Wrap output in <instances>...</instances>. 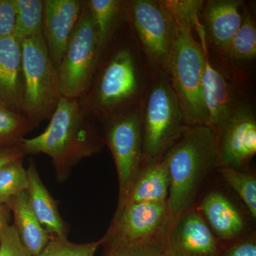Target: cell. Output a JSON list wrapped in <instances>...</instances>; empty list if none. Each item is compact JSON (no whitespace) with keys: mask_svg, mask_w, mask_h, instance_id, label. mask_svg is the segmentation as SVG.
I'll return each instance as SVG.
<instances>
[{"mask_svg":"<svg viewBox=\"0 0 256 256\" xmlns=\"http://www.w3.org/2000/svg\"><path fill=\"white\" fill-rule=\"evenodd\" d=\"M152 74L126 16L101 56L88 90L78 100L98 122L139 104Z\"/></svg>","mask_w":256,"mask_h":256,"instance_id":"obj_1","label":"cell"},{"mask_svg":"<svg viewBox=\"0 0 256 256\" xmlns=\"http://www.w3.org/2000/svg\"><path fill=\"white\" fill-rule=\"evenodd\" d=\"M50 120L43 132L24 138L18 148L24 156H50L57 181L64 182L74 166L100 152L105 144L98 122L86 112L78 99L62 96Z\"/></svg>","mask_w":256,"mask_h":256,"instance_id":"obj_2","label":"cell"},{"mask_svg":"<svg viewBox=\"0 0 256 256\" xmlns=\"http://www.w3.org/2000/svg\"><path fill=\"white\" fill-rule=\"evenodd\" d=\"M163 158L170 180L166 203L174 220L193 206L202 184L218 168L216 133L207 124L190 128Z\"/></svg>","mask_w":256,"mask_h":256,"instance_id":"obj_3","label":"cell"},{"mask_svg":"<svg viewBox=\"0 0 256 256\" xmlns=\"http://www.w3.org/2000/svg\"><path fill=\"white\" fill-rule=\"evenodd\" d=\"M172 16L175 22V36L166 74L188 126L206 124L202 90L204 56L201 43L193 32L196 16L190 18Z\"/></svg>","mask_w":256,"mask_h":256,"instance_id":"obj_4","label":"cell"},{"mask_svg":"<svg viewBox=\"0 0 256 256\" xmlns=\"http://www.w3.org/2000/svg\"><path fill=\"white\" fill-rule=\"evenodd\" d=\"M140 107L144 164L162 159L170 148L191 127L185 120L178 96L164 72L152 74Z\"/></svg>","mask_w":256,"mask_h":256,"instance_id":"obj_5","label":"cell"},{"mask_svg":"<svg viewBox=\"0 0 256 256\" xmlns=\"http://www.w3.org/2000/svg\"><path fill=\"white\" fill-rule=\"evenodd\" d=\"M21 43L23 114L36 128L50 118L62 96L44 33Z\"/></svg>","mask_w":256,"mask_h":256,"instance_id":"obj_6","label":"cell"},{"mask_svg":"<svg viewBox=\"0 0 256 256\" xmlns=\"http://www.w3.org/2000/svg\"><path fill=\"white\" fill-rule=\"evenodd\" d=\"M104 144L114 158L122 204L144 165V142L140 104L98 121Z\"/></svg>","mask_w":256,"mask_h":256,"instance_id":"obj_7","label":"cell"},{"mask_svg":"<svg viewBox=\"0 0 256 256\" xmlns=\"http://www.w3.org/2000/svg\"><path fill=\"white\" fill-rule=\"evenodd\" d=\"M126 18L151 72L166 73L175 36V22L160 0H128Z\"/></svg>","mask_w":256,"mask_h":256,"instance_id":"obj_8","label":"cell"},{"mask_svg":"<svg viewBox=\"0 0 256 256\" xmlns=\"http://www.w3.org/2000/svg\"><path fill=\"white\" fill-rule=\"evenodd\" d=\"M100 60L95 25L84 4L76 26L56 68L60 96L80 99L92 84Z\"/></svg>","mask_w":256,"mask_h":256,"instance_id":"obj_9","label":"cell"},{"mask_svg":"<svg viewBox=\"0 0 256 256\" xmlns=\"http://www.w3.org/2000/svg\"><path fill=\"white\" fill-rule=\"evenodd\" d=\"M194 28L204 56L202 90L206 111V124L216 132L232 114L250 104L242 96V68L236 67L233 75L230 76L227 73V69L225 70L214 62L200 16L194 18Z\"/></svg>","mask_w":256,"mask_h":256,"instance_id":"obj_10","label":"cell"},{"mask_svg":"<svg viewBox=\"0 0 256 256\" xmlns=\"http://www.w3.org/2000/svg\"><path fill=\"white\" fill-rule=\"evenodd\" d=\"M172 220L166 202L124 205L116 210L100 246L164 240Z\"/></svg>","mask_w":256,"mask_h":256,"instance_id":"obj_11","label":"cell"},{"mask_svg":"<svg viewBox=\"0 0 256 256\" xmlns=\"http://www.w3.org/2000/svg\"><path fill=\"white\" fill-rule=\"evenodd\" d=\"M218 168L246 172L256 154V116L252 105L239 109L216 131Z\"/></svg>","mask_w":256,"mask_h":256,"instance_id":"obj_12","label":"cell"},{"mask_svg":"<svg viewBox=\"0 0 256 256\" xmlns=\"http://www.w3.org/2000/svg\"><path fill=\"white\" fill-rule=\"evenodd\" d=\"M223 245L198 208L175 217L164 239V256H220Z\"/></svg>","mask_w":256,"mask_h":256,"instance_id":"obj_13","label":"cell"},{"mask_svg":"<svg viewBox=\"0 0 256 256\" xmlns=\"http://www.w3.org/2000/svg\"><path fill=\"white\" fill-rule=\"evenodd\" d=\"M84 0H44V36L56 70L76 26Z\"/></svg>","mask_w":256,"mask_h":256,"instance_id":"obj_14","label":"cell"},{"mask_svg":"<svg viewBox=\"0 0 256 256\" xmlns=\"http://www.w3.org/2000/svg\"><path fill=\"white\" fill-rule=\"evenodd\" d=\"M244 4L242 0L204 1L200 20L208 46L218 54L226 48L242 24Z\"/></svg>","mask_w":256,"mask_h":256,"instance_id":"obj_15","label":"cell"},{"mask_svg":"<svg viewBox=\"0 0 256 256\" xmlns=\"http://www.w3.org/2000/svg\"><path fill=\"white\" fill-rule=\"evenodd\" d=\"M0 105L23 114L22 43L13 35L0 38Z\"/></svg>","mask_w":256,"mask_h":256,"instance_id":"obj_16","label":"cell"},{"mask_svg":"<svg viewBox=\"0 0 256 256\" xmlns=\"http://www.w3.org/2000/svg\"><path fill=\"white\" fill-rule=\"evenodd\" d=\"M198 210L220 242L236 240L245 230L242 213L223 192L214 190L207 193Z\"/></svg>","mask_w":256,"mask_h":256,"instance_id":"obj_17","label":"cell"},{"mask_svg":"<svg viewBox=\"0 0 256 256\" xmlns=\"http://www.w3.org/2000/svg\"><path fill=\"white\" fill-rule=\"evenodd\" d=\"M26 172L28 178L26 193L30 206L37 220L50 237H67L68 225L62 218L56 202L40 178L36 163L32 158L28 159Z\"/></svg>","mask_w":256,"mask_h":256,"instance_id":"obj_18","label":"cell"},{"mask_svg":"<svg viewBox=\"0 0 256 256\" xmlns=\"http://www.w3.org/2000/svg\"><path fill=\"white\" fill-rule=\"evenodd\" d=\"M170 180L166 161L151 162L143 165L122 204L117 208L141 202H166Z\"/></svg>","mask_w":256,"mask_h":256,"instance_id":"obj_19","label":"cell"},{"mask_svg":"<svg viewBox=\"0 0 256 256\" xmlns=\"http://www.w3.org/2000/svg\"><path fill=\"white\" fill-rule=\"evenodd\" d=\"M8 204L14 216L13 225L23 245L34 256H40L50 236L32 210L26 191L12 198Z\"/></svg>","mask_w":256,"mask_h":256,"instance_id":"obj_20","label":"cell"},{"mask_svg":"<svg viewBox=\"0 0 256 256\" xmlns=\"http://www.w3.org/2000/svg\"><path fill=\"white\" fill-rule=\"evenodd\" d=\"M95 25L100 58L126 16V0H84Z\"/></svg>","mask_w":256,"mask_h":256,"instance_id":"obj_21","label":"cell"},{"mask_svg":"<svg viewBox=\"0 0 256 256\" xmlns=\"http://www.w3.org/2000/svg\"><path fill=\"white\" fill-rule=\"evenodd\" d=\"M230 63L238 66L255 60L256 57V24L246 3L244 2L242 21L228 46L220 54Z\"/></svg>","mask_w":256,"mask_h":256,"instance_id":"obj_22","label":"cell"},{"mask_svg":"<svg viewBox=\"0 0 256 256\" xmlns=\"http://www.w3.org/2000/svg\"><path fill=\"white\" fill-rule=\"evenodd\" d=\"M16 20L13 36L22 42L44 33V0H14Z\"/></svg>","mask_w":256,"mask_h":256,"instance_id":"obj_23","label":"cell"},{"mask_svg":"<svg viewBox=\"0 0 256 256\" xmlns=\"http://www.w3.org/2000/svg\"><path fill=\"white\" fill-rule=\"evenodd\" d=\"M34 128L24 114L0 105V148L20 146L25 136Z\"/></svg>","mask_w":256,"mask_h":256,"instance_id":"obj_24","label":"cell"},{"mask_svg":"<svg viewBox=\"0 0 256 256\" xmlns=\"http://www.w3.org/2000/svg\"><path fill=\"white\" fill-rule=\"evenodd\" d=\"M218 173L246 206L252 218H256V178L248 172L228 168H217Z\"/></svg>","mask_w":256,"mask_h":256,"instance_id":"obj_25","label":"cell"},{"mask_svg":"<svg viewBox=\"0 0 256 256\" xmlns=\"http://www.w3.org/2000/svg\"><path fill=\"white\" fill-rule=\"evenodd\" d=\"M24 158L12 162L0 170V203L10 200L28 188V172L24 166Z\"/></svg>","mask_w":256,"mask_h":256,"instance_id":"obj_26","label":"cell"},{"mask_svg":"<svg viewBox=\"0 0 256 256\" xmlns=\"http://www.w3.org/2000/svg\"><path fill=\"white\" fill-rule=\"evenodd\" d=\"M100 240L85 244L69 242L67 237H50V242L38 256H96Z\"/></svg>","mask_w":256,"mask_h":256,"instance_id":"obj_27","label":"cell"},{"mask_svg":"<svg viewBox=\"0 0 256 256\" xmlns=\"http://www.w3.org/2000/svg\"><path fill=\"white\" fill-rule=\"evenodd\" d=\"M164 240L138 244H118L104 246V256H162Z\"/></svg>","mask_w":256,"mask_h":256,"instance_id":"obj_28","label":"cell"},{"mask_svg":"<svg viewBox=\"0 0 256 256\" xmlns=\"http://www.w3.org/2000/svg\"><path fill=\"white\" fill-rule=\"evenodd\" d=\"M0 256H34L23 245L14 225H10L0 238Z\"/></svg>","mask_w":256,"mask_h":256,"instance_id":"obj_29","label":"cell"},{"mask_svg":"<svg viewBox=\"0 0 256 256\" xmlns=\"http://www.w3.org/2000/svg\"><path fill=\"white\" fill-rule=\"evenodd\" d=\"M15 20L14 0H0V38L13 34Z\"/></svg>","mask_w":256,"mask_h":256,"instance_id":"obj_30","label":"cell"},{"mask_svg":"<svg viewBox=\"0 0 256 256\" xmlns=\"http://www.w3.org/2000/svg\"><path fill=\"white\" fill-rule=\"evenodd\" d=\"M220 256H256L255 237L240 239L224 247Z\"/></svg>","mask_w":256,"mask_h":256,"instance_id":"obj_31","label":"cell"},{"mask_svg":"<svg viewBox=\"0 0 256 256\" xmlns=\"http://www.w3.org/2000/svg\"><path fill=\"white\" fill-rule=\"evenodd\" d=\"M24 156L22 151L18 146L0 148V170L12 162Z\"/></svg>","mask_w":256,"mask_h":256,"instance_id":"obj_32","label":"cell"},{"mask_svg":"<svg viewBox=\"0 0 256 256\" xmlns=\"http://www.w3.org/2000/svg\"><path fill=\"white\" fill-rule=\"evenodd\" d=\"M11 212L9 205L0 203V238L10 226Z\"/></svg>","mask_w":256,"mask_h":256,"instance_id":"obj_33","label":"cell"},{"mask_svg":"<svg viewBox=\"0 0 256 256\" xmlns=\"http://www.w3.org/2000/svg\"><path fill=\"white\" fill-rule=\"evenodd\" d=\"M162 256H164V255H162Z\"/></svg>","mask_w":256,"mask_h":256,"instance_id":"obj_34","label":"cell"}]
</instances>
